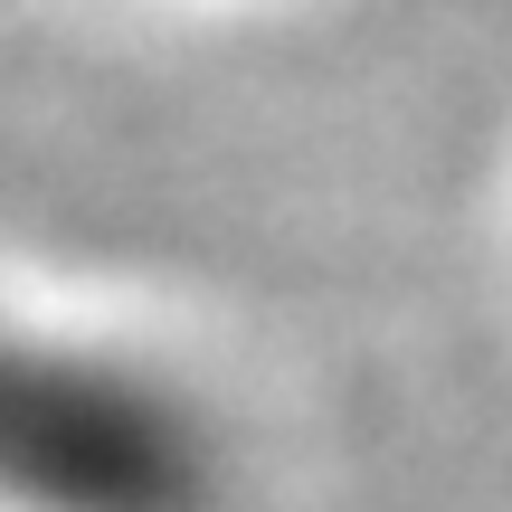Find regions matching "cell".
Returning a JSON list of instances; mask_svg holds the SVG:
<instances>
[{
    "mask_svg": "<svg viewBox=\"0 0 512 512\" xmlns=\"http://www.w3.org/2000/svg\"><path fill=\"white\" fill-rule=\"evenodd\" d=\"M219 427L143 351L0 304V512H209Z\"/></svg>",
    "mask_w": 512,
    "mask_h": 512,
    "instance_id": "cell-1",
    "label": "cell"
}]
</instances>
